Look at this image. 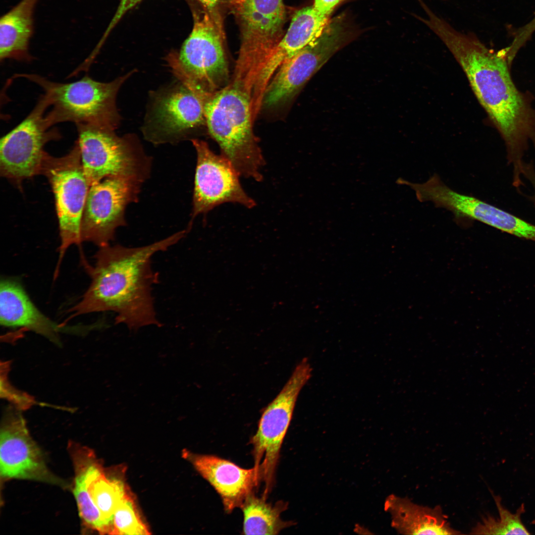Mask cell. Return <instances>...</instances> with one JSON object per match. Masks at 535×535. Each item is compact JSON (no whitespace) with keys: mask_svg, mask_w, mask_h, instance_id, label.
<instances>
[{"mask_svg":"<svg viewBox=\"0 0 535 535\" xmlns=\"http://www.w3.org/2000/svg\"><path fill=\"white\" fill-rule=\"evenodd\" d=\"M40 174L49 181L53 192L59 226V260L67 250L82 242L81 221L90 189L82 166L77 142L66 155L54 157L46 153Z\"/></svg>","mask_w":535,"mask_h":535,"instance_id":"9c48e42d","label":"cell"},{"mask_svg":"<svg viewBox=\"0 0 535 535\" xmlns=\"http://www.w3.org/2000/svg\"><path fill=\"white\" fill-rule=\"evenodd\" d=\"M48 107L40 97L35 107L0 141V174L20 187L25 179L40 174L45 146L60 138L45 119Z\"/></svg>","mask_w":535,"mask_h":535,"instance_id":"30bf717a","label":"cell"},{"mask_svg":"<svg viewBox=\"0 0 535 535\" xmlns=\"http://www.w3.org/2000/svg\"><path fill=\"white\" fill-rule=\"evenodd\" d=\"M531 523L532 525L535 526V514L534 516V518H533Z\"/></svg>","mask_w":535,"mask_h":535,"instance_id":"4dcf8cb0","label":"cell"},{"mask_svg":"<svg viewBox=\"0 0 535 535\" xmlns=\"http://www.w3.org/2000/svg\"><path fill=\"white\" fill-rule=\"evenodd\" d=\"M141 184L129 178L109 177L91 186L81 221V242L99 247L109 245L116 228L126 225L125 209L137 201Z\"/></svg>","mask_w":535,"mask_h":535,"instance_id":"8fae6325","label":"cell"},{"mask_svg":"<svg viewBox=\"0 0 535 535\" xmlns=\"http://www.w3.org/2000/svg\"><path fill=\"white\" fill-rule=\"evenodd\" d=\"M205 114L209 133L220 155L240 176L261 181L265 160L252 129L249 95L232 83L226 85L208 99Z\"/></svg>","mask_w":535,"mask_h":535,"instance_id":"3957f363","label":"cell"},{"mask_svg":"<svg viewBox=\"0 0 535 535\" xmlns=\"http://www.w3.org/2000/svg\"><path fill=\"white\" fill-rule=\"evenodd\" d=\"M0 475L4 480L65 485L49 470L42 451L30 434L21 411L12 405L4 409L1 421Z\"/></svg>","mask_w":535,"mask_h":535,"instance_id":"4fadbf2b","label":"cell"},{"mask_svg":"<svg viewBox=\"0 0 535 535\" xmlns=\"http://www.w3.org/2000/svg\"><path fill=\"white\" fill-rule=\"evenodd\" d=\"M0 323L5 327L33 331L59 346L60 333L84 334L97 326L56 323L37 307L20 282L8 277L0 280Z\"/></svg>","mask_w":535,"mask_h":535,"instance_id":"9a60e30c","label":"cell"},{"mask_svg":"<svg viewBox=\"0 0 535 535\" xmlns=\"http://www.w3.org/2000/svg\"><path fill=\"white\" fill-rule=\"evenodd\" d=\"M187 232L181 230L139 247L119 244L99 247L95 265L89 269L91 283L80 301L69 309L70 317L112 311L116 314L115 323H124L131 331L162 326L152 293L153 285L159 281V273L152 268V258L177 243Z\"/></svg>","mask_w":535,"mask_h":535,"instance_id":"7a4b0ae2","label":"cell"},{"mask_svg":"<svg viewBox=\"0 0 535 535\" xmlns=\"http://www.w3.org/2000/svg\"><path fill=\"white\" fill-rule=\"evenodd\" d=\"M129 73L109 82L97 81L88 75L70 83H58L34 74H18L41 87V97L51 110L45 115L50 127L72 122L90 124L114 130L119 121L115 100L122 84Z\"/></svg>","mask_w":535,"mask_h":535,"instance_id":"277c9868","label":"cell"},{"mask_svg":"<svg viewBox=\"0 0 535 535\" xmlns=\"http://www.w3.org/2000/svg\"><path fill=\"white\" fill-rule=\"evenodd\" d=\"M209 98L183 85L162 96L154 108V127L149 139L155 143L170 141L203 124Z\"/></svg>","mask_w":535,"mask_h":535,"instance_id":"2e32d148","label":"cell"},{"mask_svg":"<svg viewBox=\"0 0 535 535\" xmlns=\"http://www.w3.org/2000/svg\"><path fill=\"white\" fill-rule=\"evenodd\" d=\"M39 0H21L0 19V59L29 61L34 12Z\"/></svg>","mask_w":535,"mask_h":535,"instance_id":"44dd1931","label":"cell"},{"mask_svg":"<svg viewBox=\"0 0 535 535\" xmlns=\"http://www.w3.org/2000/svg\"><path fill=\"white\" fill-rule=\"evenodd\" d=\"M288 507V503L279 501L274 504L268 503L262 496L254 492L247 497L241 508L243 513V532L245 535L278 534L284 529L294 525L292 521H284L281 513Z\"/></svg>","mask_w":535,"mask_h":535,"instance_id":"7402d4cb","label":"cell"},{"mask_svg":"<svg viewBox=\"0 0 535 535\" xmlns=\"http://www.w3.org/2000/svg\"><path fill=\"white\" fill-rule=\"evenodd\" d=\"M88 490L103 518L112 528L115 509L127 491L126 486L121 481L107 478L103 472L92 481Z\"/></svg>","mask_w":535,"mask_h":535,"instance_id":"cb8c5ba5","label":"cell"},{"mask_svg":"<svg viewBox=\"0 0 535 535\" xmlns=\"http://www.w3.org/2000/svg\"><path fill=\"white\" fill-rule=\"evenodd\" d=\"M10 366L9 361H1L0 397L21 411L28 410L36 404V401L33 396L16 388L9 381Z\"/></svg>","mask_w":535,"mask_h":535,"instance_id":"484cf974","label":"cell"},{"mask_svg":"<svg viewBox=\"0 0 535 535\" xmlns=\"http://www.w3.org/2000/svg\"><path fill=\"white\" fill-rule=\"evenodd\" d=\"M168 62L182 84L212 95L225 87L229 70L219 21L207 10L196 14L192 30Z\"/></svg>","mask_w":535,"mask_h":535,"instance_id":"5b68a950","label":"cell"},{"mask_svg":"<svg viewBox=\"0 0 535 535\" xmlns=\"http://www.w3.org/2000/svg\"><path fill=\"white\" fill-rule=\"evenodd\" d=\"M141 0H121L117 10L106 31L103 38L105 39L109 33L115 26L124 14L138 4Z\"/></svg>","mask_w":535,"mask_h":535,"instance_id":"4316f807","label":"cell"},{"mask_svg":"<svg viewBox=\"0 0 535 535\" xmlns=\"http://www.w3.org/2000/svg\"><path fill=\"white\" fill-rule=\"evenodd\" d=\"M329 23V16L320 13L313 6L297 11L287 32L262 68L259 82L267 84L285 61L318 39Z\"/></svg>","mask_w":535,"mask_h":535,"instance_id":"ac0fdd59","label":"cell"},{"mask_svg":"<svg viewBox=\"0 0 535 535\" xmlns=\"http://www.w3.org/2000/svg\"><path fill=\"white\" fill-rule=\"evenodd\" d=\"M535 32V16L527 24L519 28L514 35V40L518 44L524 45Z\"/></svg>","mask_w":535,"mask_h":535,"instance_id":"83f0119b","label":"cell"},{"mask_svg":"<svg viewBox=\"0 0 535 535\" xmlns=\"http://www.w3.org/2000/svg\"><path fill=\"white\" fill-rule=\"evenodd\" d=\"M202 5L206 9L214 18L218 19L215 12V9L220 4L222 0H198Z\"/></svg>","mask_w":535,"mask_h":535,"instance_id":"f546056e","label":"cell"},{"mask_svg":"<svg viewBox=\"0 0 535 535\" xmlns=\"http://www.w3.org/2000/svg\"><path fill=\"white\" fill-rule=\"evenodd\" d=\"M312 368L307 358L296 366L289 379L276 397L264 409L253 446L254 467L264 483L263 496L267 498L273 487L281 447L292 420L299 394L310 379Z\"/></svg>","mask_w":535,"mask_h":535,"instance_id":"52a82bcc","label":"cell"},{"mask_svg":"<svg viewBox=\"0 0 535 535\" xmlns=\"http://www.w3.org/2000/svg\"><path fill=\"white\" fill-rule=\"evenodd\" d=\"M69 447L73 461L75 479L73 493L80 517L86 526L100 534L110 535L111 527L103 518L89 492V485L103 470L91 449L71 443Z\"/></svg>","mask_w":535,"mask_h":535,"instance_id":"ffe728a7","label":"cell"},{"mask_svg":"<svg viewBox=\"0 0 535 535\" xmlns=\"http://www.w3.org/2000/svg\"><path fill=\"white\" fill-rule=\"evenodd\" d=\"M150 534V530L141 518L134 499L127 491L115 509L111 535Z\"/></svg>","mask_w":535,"mask_h":535,"instance_id":"d4e9b609","label":"cell"},{"mask_svg":"<svg viewBox=\"0 0 535 535\" xmlns=\"http://www.w3.org/2000/svg\"><path fill=\"white\" fill-rule=\"evenodd\" d=\"M232 4L241 31L234 71L241 78L255 79L283 36V0H232Z\"/></svg>","mask_w":535,"mask_h":535,"instance_id":"ba28073f","label":"cell"},{"mask_svg":"<svg viewBox=\"0 0 535 535\" xmlns=\"http://www.w3.org/2000/svg\"><path fill=\"white\" fill-rule=\"evenodd\" d=\"M384 509L391 515L392 527L401 534H460L450 526L440 506L419 505L408 498L391 494L385 499Z\"/></svg>","mask_w":535,"mask_h":535,"instance_id":"d6986e66","label":"cell"},{"mask_svg":"<svg viewBox=\"0 0 535 535\" xmlns=\"http://www.w3.org/2000/svg\"><path fill=\"white\" fill-rule=\"evenodd\" d=\"M496 505L497 515L486 514L472 529V535H530L531 533L522 520V515L525 512L524 503L512 512L502 503L501 496L495 494L490 490Z\"/></svg>","mask_w":535,"mask_h":535,"instance_id":"603a6c76","label":"cell"},{"mask_svg":"<svg viewBox=\"0 0 535 535\" xmlns=\"http://www.w3.org/2000/svg\"><path fill=\"white\" fill-rule=\"evenodd\" d=\"M183 455L214 488L227 513L241 508L261 481L260 474L254 467L244 469L215 455L189 451L183 452Z\"/></svg>","mask_w":535,"mask_h":535,"instance_id":"e0dca14e","label":"cell"},{"mask_svg":"<svg viewBox=\"0 0 535 535\" xmlns=\"http://www.w3.org/2000/svg\"><path fill=\"white\" fill-rule=\"evenodd\" d=\"M339 48L336 38L324 32L285 61L267 85L262 107H272L292 98Z\"/></svg>","mask_w":535,"mask_h":535,"instance_id":"5bb4252c","label":"cell"},{"mask_svg":"<svg viewBox=\"0 0 535 535\" xmlns=\"http://www.w3.org/2000/svg\"><path fill=\"white\" fill-rule=\"evenodd\" d=\"M85 175L90 187L109 177L144 182L150 174L151 159L131 138L113 130L90 124L76 125Z\"/></svg>","mask_w":535,"mask_h":535,"instance_id":"8992f818","label":"cell"},{"mask_svg":"<svg viewBox=\"0 0 535 535\" xmlns=\"http://www.w3.org/2000/svg\"><path fill=\"white\" fill-rule=\"evenodd\" d=\"M438 36L461 65L479 103L503 139L513 179H520L530 141L535 148V112L512 81L507 48L494 51L449 25L442 27Z\"/></svg>","mask_w":535,"mask_h":535,"instance_id":"6da1fadb","label":"cell"},{"mask_svg":"<svg viewBox=\"0 0 535 535\" xmlns=\"http://www.w3.org/2000/svg\"><path fill=\"white\" fill-rule=\"evenodd\" d=\"M342 0H314V7L320 13L329 16L330 14Z\"/></svg>","mask_w":535,"mask_h":535,"instance_id":"f1b7e54d","label":"cell"},{"mask_svg":"<svg viewBox=\"0 0 535 535\" xmlns=\"http://www.w3.org/2000/svg\"><path fill=\"white\" fill-rule=\"evenodd\" d=\"M191 141L196 151L197 164L189 228L197 215L223 203L254 207L256 202L243 189L240 175L231 164L222 155L213 152L207 142L196 139Z\"/></svg>","mask_w":535,"mask_h":535,"instance_id":"7c38bea8","label":"cell"}]
</instances>
